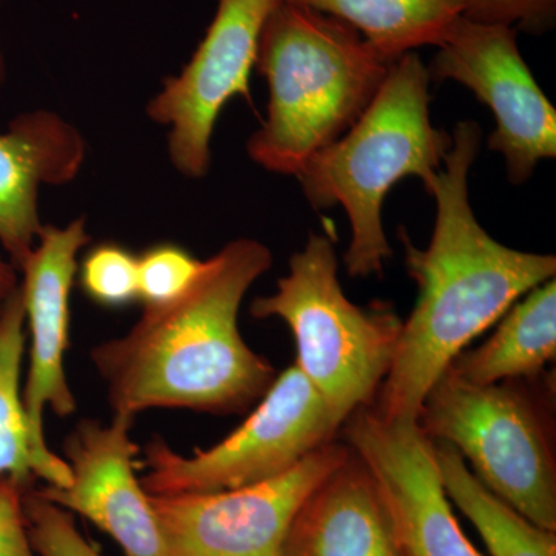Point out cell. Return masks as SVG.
Wrapping results in <instances>:
<instances>
[{
	"label": "cell",
	"mask_w": 556,
	"mask_h": 556,
	"mask_svg": "<svg viewBox=\"0 0 556 556\" xmlns=\"http://www.w3.org/2000/svg\"><path fill=\"white\" fill-rule=\"evenodd\" d=\"M481 127L463 121L427 192L437 222L427 249L401 229L405 263L417 283L416 305L402 321L393 364L375 409L386 419L419 420L424 401L450 364L519 298L555 278L554 255L530 254L497 243L475 217L468 175L481 148Z\"/></svg>",
	"instance_id": "1"
},
{
	"label": "cell",
	"mask_w": 556,
	"mask_h": 556,
	"mask_svg": "<svg viewBox=\"0 0 556 556\" xmlns=\"http://www.w3.org/2000/svg\"><path fill=\"white\" fill-rule=\"evenodd\" d=\"M270 265L273 254L260 241H230L204 260L181 298L146 306L127 334L94 346L90 361L113 415L153 408L229 415L265 396L276 369L244 342L239 313Z\"/></svg>",
	"instance_id": "2"
},
{
	"label": "cell",
	"mask_w": 556,
	"mask_h": 556,
	"mask_svg": "<svg viewBox=\"0 0 556 556\" xmlns=\"http://www.w3.org/2000/svg\"><path fill=\"white\" fill-rule=\"evenodd\" d=\"M391 64L345 22L283 0L260 38L255 68L269 86L268 116L249 138V156L298 177L361 118Z\"/></svg>",
	"instance_id": "3"
},
{
	"label": "cell",
	"mask_w": 556,
	"mask_h": 556,
	"mask_svg": "<svg viewBox=\"0 0 556 556\" xmlns=\"http://www.w3.org/2000/svg\"><path fill=\"white\" fill-rule=\"evenodd\" d=\"M430 73L416 51L390 65L382 86L346 134L321 149L298 175L311 206H342L351 226L348 276H380L391 257L382 204L401 179L428 189L452 148L430 118Z\"/></svg>",
	"instance_id": "4"
},
{
	"label": "cell",
	"mask_w": 556,
	"mask_h": 556,
	"mask_svg": "<svg viewBox=\"0 0 556 556\" xmlns=\"http://www.w3.org/2000/svg\"><path fill=\"white\" fill-rule=\"evenodd\" d=\"M334 241L311 233L289 260L277 291L255 299L251 316L283 320L298 343L295 365L313 383L339 428L358 408L369 407L386 380L402 320L390 305L364 308L340 285Z\"/></svg>",
	"instance_id": "5"
},
{
	"label": "cell",
	"mask_w": 556,
	"mask_h": 556,
	"mask_svg": "<svg viewBox=\"0 0 556 556\" xmlns=\"http://www.w3.org/2000/svg\"><path fill=\"white\" fill-rule=\"evenodd\" d=\"M419 424L453 445L475 477L533 525L556 532V466L546 422L532 399L507 382L477 386L447 371L427 394Z\"/></svg>",
	"instance_id": "6"
},
{
	"label": "cell",
	"mask_w": 556,
	"mask_h": 556,
	"mask_svg": "<svg viewBox=\"0 0 556 556\" xmlns=\"http://www.w3.org/2000/svg\"><path fill=\"white\" fill-rule=\"evenodd\" d=\"M339 427L324 399L298 365L285 369L228 438L182 456L163 439L146 447L148 495L170 496L240 489L287 473L314 450L332 441Z\"/></svg>",
	"instance_id": "7"
},
{
	"label": "cell",
	"mask_w": 556,
	"mask_h": 556,
	"mask_svg": "<svg viewBox=\"0 0 556 556\" xmlns=\"http://www.w3.org/2000/svg\"><path fill=\"white\" fill-rule=\"evenodd\" d=\"M351 450L328 442L287 473L240 489L152 496L169 556H280L303 501L345 463Z\"/></svg>",
	"instance_id": "8"
},
{
	"label": "cell",
	"mask_w": 556,
	"mask_h": 556,
	"mask_svg": "<svg viewBox=\"0 0 556 556\" xmlns=\"http://www.w3.org/2000/svg\"><path fill=\"white\" fill-rule=\"evenodd\" d=\"M428 67L434 80H455L492 110L486 139L506 160L508 179L522 185L538 163L556 156V112L518 47L517 30L460 17Z\"/></svg>",
	"instance_id": "9"
},
{
	"label": "cell",
	"mask_w": 556,
	"mask_h": 556,
	"mask_svg": "<svg viewBox=\"0 0 556 556\" xmlns=\"http://www.w3.org/2000/svg\"><path fill=\"white\" fill-rule=\"evenodd\" d=\"M283 0H218L214 20L188 65L150 100L153 123L169 127V156L179 174L201 178L211 166V139L232 98L251 102L252 70L266 21Z\"/></svg>",
	"instance_id": "10"
},
{
	"label": "cell",
	"mask_w": 556,
	"mask_h": 556,
	"mask_svg": "<svg viewBox=\"0 0 556 556\" xmlns=\"http://www.w3.org/2000/svg\"><path fill=\"white\" fill-rule=\"evenodd\" d=\"M86 219H73L65 228L46 225L31 254L20 269L25 328L30 332V368L22 390L38 479L50 486H65L72 479L67 460L54 455L46 441L43 413L67 417L76 412V399L65 375L70 345V294L78 274L80 249L90 243Z\"/></svg>",
	"instance_id": "11"
},
{
	"label": "cell",
	"mask_w": 556,
	"mask_h": 556,
	"mask_svg": "<svg viewBox=\"0 0 556 556\" xmlns=\"http://www.w3.org/2000/svg\"><path fill=\"white\" fill-rule=\"evenodd\" d=\"M345 437L378 485L404 556H481L457 525L434 442L419 420L358 408L346 419Z\"/></svg>",
	"instance_id": "12"
},
{
	"label": "cell",
	"mask_w": 556,
	"mask_h": 556,
	"mask_svg": "<svg viewBox=\"0 0 556 556\" xmlns=\"http://www.w3.org/2000/svg\"><path fill=\"white\" fill-rule=\"evenodd\" d=\"M135 417L113 415L109 424L80 420L64 444L72 479L39 489L70 514L89 519L126 556H169L150 497L137 477L139 448L131 439Z\"/></svg>",
	"instance_id": "13"
},
{
	"label": "cell",
	"mask_w": 556,
	"mask_h": 556,
	"mask_svg": "<svg viewBox=\"0 0 556 556\" xmlns=\"http://www.w3.org/2000/svg\"><path fill=\"white\" fill-rule=\"evenodd\" d=\"M7 61L0 47V89ZM87 146L73 124L51 110H31L0 134V248L17 269L31 254L43 226L40 186H62L78 177Z\"/></svg>",
	"instance_id": "14"
},
{
	"label": "cell",
	"mask_w": 556,
	"mask_h": 556,
	"mask_svg": "<svg viewBox=\"0 0 556 556\" xmlns=\"http://www.w3.org/2000/svg\"><path fill=\"white\" fill-rule=\"evenodd\" d=\"M280 556H404L378 485L353 452L303 501Z\"/></svg>",
	"instance_id": "15"
},
{
	"label": "cell",
	"mask_w": 556,
	"mask_h": 556,
	"mask_svg": "<svg viewBox=\"0 0 556 556\" xmlns=\"http://www.w3.org/2000/svg\"><path fill=\"white\" fill-rule=\"evenodd\" d=\"M484 345L450 364L457 378L477 386L535 378L556 356L555 278L527 292L511 306Z\"/></svg>",
	"instance_id": "16"
},
{
	"label": "cell",
	"mask_w": 556,
	"mask_h": 556,
	"mask_svg": "<svg viewBox=\"0 0 556 556\" xmlns=\"http://www.w3.org/2000/svg\"><path fill=\"white\" fill-rule=\"evenodd\" d=\"M354 28L383 60L439 47L464 16L463 0H292Z\"/></svg>",
	"instance_id": "17"
},
{
	"label": "cell",
	"mask_w": 556,
	"mask_h": 556,
	"mask_svg": "<svg viewBox=\"0 0 556 556\" xmlns=\"http://www.w3.org/2000/svg\"><path fill=\"white\" fill-rule=\"evenodd\" d=\"M434 453L448 500L477 527L492 556H556L555 532L533 525L493 495L453 445L434 442Z\"/></svg>",
	"instance_id": "18"
},
{
	"label": "cell",
	"mask_w": 556,
	"mask_h": 556,
	"mask_svg": "<svg viewBox=\"0 0 556 556\" xmlns=\"http://www.w3.org/2000/svg\"><path fill=\"white\" fill-rule=\"evenodd\" d=\"M25 309L21 288L0 321V479L10 478L30 489L38 479V460L22 401Z\"/></svg>",
	"instance_id": "19"
},
{
	"label": "cell",
	"mask_w": 556,
	"mask_h": 556,
	"mask_svg": "<svg viewBox=\"0 0 556 556\" xmlns=\"http://www.w3.org/2000/svg\"><path fill=\"white\" fill-rule=\"evenodd\" d=\"M79 283L91 302L124 308L139 300L138 257L118 243H101L80 263Z\"/></svg>",
	"instance_id": "20"
},
{
	"label": "cell",
	"mask_w": 556,
	"mask_h": 556,
	"mask_svg": "<svg viewBox=\"0 0 556 556\" xmlns=\"http://www.w3.org/2000/svg\"><path fill=\"white\" fill-rule=\"evenodd\" d=\"M24 517L36 556H104L79 532L73 514L33 486L24 493Z\"/></svg>",
	"instance_id": "21"
},
{
	"label": "cell",
	"mask_w": 556,
	"mask_h": 556,
	"mask_svg": "<svg viewBox=\"0 0 556 556\" xmlns=\"http://www.w3.org/2000/svg\"><path fill=\"white\" fill-rule=\"evenodd\" d=\"M201 265V260L178 244L149 248L138 257L139 300L144 306L175 302L192 287Z\"/></svg>",
	"instance_id": "22"
},
{
	"label": "cell",
	"mask_w": 556,
	"mask_h": 556,
	"mask_svg": "<svg viewBox=\"0 0 556 556\" xmlns=\"http://www.w3.org/2000/svg\"><path fill=\"white\" fill-rule=\"evenodd\" d=\"M464 17L540 35L555 24L556 0H463Z\"/></svg>",
	"instance_id": "23"
},
{
	"label": "cell",
	"mask_w": 556,
	"mask_h": 556,
	"mask_svg": "<svg viewBox=\"0 0 556 556\" xmlns=\"http://www.w3.org/2000/svg\"><path fill=\"white\" fill-rule=\"evenodd\" d=\"M27 490L13 479H0V556H36L25 527Z\"/></svg>",
	"instance_id": "24"
},
{
	"label": "cell",
	"mask_w": 556,
	"mask_h": 556,
	"mask_svg": "<svg viewBox=\"0 0 556 556\" xmlns=\"http://www.w3.org/2000/svg\"><path fill=\"white\" fill-rule=\"evenodd\" d=\"M21 288V273L7 255L0 254V321L10 300Z\"/></svg>",
	"instance_id": "25"
},
{
	"label": "cell",
	"mask_w": 556,
	"mask_h": 556,
	"mask_svg": "<svg viewBox=\"0 0 556 556\" xmlns=\"http://www.w3.org/2000/svg\"><path fill=\"white\" fill-rule=\"evenodd\" d=\"M0 2H2V0H0Z\"/></svg>",
	"instance_id": "26"
}]
</instances>
